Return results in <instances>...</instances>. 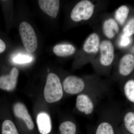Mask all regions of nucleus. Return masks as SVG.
<instances>
[{"instance_id": "5", "label": "nucleus", "mask_w": 134, "mask_h": 134, "mask_svg": "<svg viewBox=\"0 0 134 134\" xmlns=\"http://www.w3.org/2000/svg\"><path fill=\"white\" fill-rule=\"evenodd\" d=\"M98 33L93 32L87 37L82 46L81 65L84 66L92 62L96 58L99 51L100 42Z\"/></svg>"}, {"instance_id": "16", "label": "nucleus", "mask_w": 134, "mask_h": 134, "mask_svg": "<svg viewBox=\"0 0 134 134\" xmlns=\"http://www.w3.org/2000/svg\"><path fill=\"white\" fill-rule=\"evenodd\" d=\"M130 9L126 5H123L118 8L113 14V17L119 25L122 26L126 23L129 14Z\"/></svg>"}, {"instance_id": "18", "label": "nucleus", "mask_w": 134, "mask_h": 134, "mask_svg": "<svg viewBox=\"0 0 134 134\" xmlns=\"http://www.w3.org/2000/svg\"><path fill=\"white\" fill-rule=\"evenodd\" d=\"M123 123L128 133L134 134V111H129L125 114L123 117Z\"/></svg>"}, {"instance_id": "22", "label": "nucleus", "mask_w": 134, "mask_h": 134, "mask_svg": "<svg viewBox=\"0 0 134 134\" xmlns=\"http://www.w3.org/2000/svg\"><path fill=\"white\" fill-rule=\"evenodd\" d=\"M118 41V44L120 48H124L129 45L132 42L131 37H128L121 34Z\"/></svg>"}, {"instance_id": "9", "label": "nucleus", "mask_w": 134, "mask_h": 134, "mask_svg": "<svg viewBox=\"0 0 134 134\" xmlns=\"http://www.w3.org/2000/svg\"><path fill=\"white\" fill-rule=\"evenodd\" d=\"M101 30L105 39L112 41L119 32L120 25L113 16H108L103 20Z\"/></svg>"}, {"instance_id": "7", "label": "nucleus", "mask_w": 134, "mask_h": 134, "mask_svg": "<svg viewBox=\"0 0 134 134\" xmlns=\"http://www.w3.org/2000/svg\"><path fill=\"white\" fill-rule=\"evenodd\" d=\"M19 31L22 42L26 51L34 52L38 46L37 36L32 26L29 23L23 22L20 24Z\"/></svg>"}, {"instance_id": "14", "label": "nucleus", "mask_w": 134, "mask_h": 134, "mask_svg": "<svg viewBox=\"0 0 134 134\" xmlns=\"http://www.w3.org/2000/svg\"><path fill=\"white\" fill-rule=\"evenodd\" d=\"M37 122L40 133L48 134L51 132L52 124L50 116L46 113H41L37 116Z\"/></svg>"}, {"instance_id": "2", "label": "nucleus", "mask_w": 134, "mask_h": 134, "mask_svg": "<svg viewBox=\"0 0 134 134\" xmlns=\"http://www.w3.org/2000/svg\"><path fill=\"white\" fill-rule=\"evenodd\" d=\"M115 48L112 41L101 40L98 54L91 62L93 68L99 75H108L114 64Z\"/></svg>"}, {"instance_id": "15", "label": "nucleus", "mask_w": 134, "mask_h": 134, "mask_svg": "<svg viewBox=\"0 0 134 134\" xmlns=\"http://www.w3.org/2000/svg\"><path fill=\"white\" fill-rule=\"evenodd\" d=\"M75 47L70 44H62L56 45L53 48L54 54L60 57H66L73 55L75 52Z\"/></svg>"}, {"instance_id": "3", "label": "nucleus", "mask_w": 134, "mask_h": 134, "mask_svg": "<svg viewBox=\"0 0 134 134\" xmlns=\"http://www.w3.org/2000/svg\"><path fill=\"white\" fill-rule=\"evenodd\" d=\"M108 88L98 89L77 95L76 101L77 110L83 115L90 116L96 110L98 100L107 91Z\"/></svg>"}, {"instance_id": "13", "label": "nucleus", "mask_w": 134, "mask_h": 134, "mask_svg": "<svg viewBox=\"0 0 134 134\" xmlns=\"http://www.w3.org/2000/svg\"><path fill=\"white\" fill-rule=\"evenodd\" d=\"M14 111L17 117L24 121L29 129H33V121L24 105L21 103H16L14 107Z\"/></svg>"}, {"instance_id": "10", "label": "nucleus", "mask_w": 134, "mask_h": 134, "mask_svg": "<svg viewBox=\"0 0 134 134\" xmlns=\"http://www.w3.org/2000/svg\"><path fill=\"white\" fill-rule=\"evenodd\" d=\"M134 70V55L132 54H125L118 63L116 73L120 76H128Z\"/></svg>"}, {"instance_id": "12", "label": "nucleus", "mask_w": 134, "mask_h": 134, "mask_svg": "<svg viewBox=\"0 0 134 134\" xmlns=\"http://www.w3.org/2000/svg\"><path fill=\"white\" fill-rule=\"evenodd\" d=\"M39 5L42 10L50 16L55 18L60 8V1L58 0H39Z\"/></svg>"}, {"instance_id": "25", "label": "nucleus", "mask_w": 134, "mask_h": 134, "mask_svg": "<svg viewBox=\"0 0 134 134\" xmlns=\"http://www.w3.org/2000/svg\"><path fill=\"white\" fill-rule=\"evenodd\" d=\"M122 134H130L129 133H123Z\"/></svg>"}, {"instance_id": "23", "label": "nucleus", "mask_w": 134, "mask_h": 134, "mask_svg": "<svg viewBox=\"0 0 134 134\" xmlns=\"http://www.w3.org/2000/svg\"><path fill=\"white\" fill-rule=\"evenodd\" d=\"M32 60V58L29 55H18L15 57L13 60L16 63L23 64L31 62Z\"/></svg>"}, {"instance_id": "4", "label": "nucleus", "mask_w": 134, "mask_h": 134, "mask_svg": "<svg viewBox=\"0 0 134 134\" xmlns=\"http://www.w3.org/2000/svg\"><path fill=\"white\" fill-rule=\"evenodd\" d=\"M63 85L59 76L54 73L48 74L44 89V97L48 103L59 101L63 96Z\"/></svg>"}, {"instance_id": "21", "label": "nucleus", "mask_w": 134, "mask_h": 134, "mask_svg": "<svg viewBox=\"0 0 134 134\" xmlns=\"http://www.w3.org/2000/svg\"><path fill=\"white\" fill-rule=\"evenodd\" d=\"M122 34L128 37H131L134 34V17L131 18L125 25Z\"/></svg>"}, {"instance_id": "8", "label": "nucleus", "mask_w": 134, "mask_h": 134, "mask_svg": "<svg viewBox=\"0 0 134 134\" xmlns=\"http://www.w3.org/2000/svg\"><path fill=\"white\" fill-rule=\"evenodd\" d=\"M116 122L114 111L107 113L99 121L95 134H116Z\"/></svg>"}, {"instance_id": "1", "label": "nucleus", "mask_w": 134, "mask_h": 134, "mask_svg": "<svg viewBox=\"0 0 134 134\" xmlns=\"http://www.w3.org/2000/svg\"><path fill=\"white\" fill-rule=\"evenodd\" d=\"M64 91L70 95H78L98 89L107 88L108 85L98 75L83 77L70 75L62 83Z\"/></svg>"}, {"instance_id": "17", "label": "nucleus", "mask_w": 134, "mask_h": 134, "mask_svg": "<svg viewBox=\"0 0 134 134\" xmlns=\"http://www.w3.org/2000/svg\"><path fill=\"white\" fill-rule=\"evenodd\" d=\"M123 92L125 97L130 103L134 104V79H129L123 86Z\"/></svg>"}, {"instance_id": "24", "label": "nucleus", "mask_w": 134, "mask_h": 134, "mask_svg": "<svg viewBox=\"0 0 134 134\" xmlns=\"http://www.w3.org/2000/svg\"><path fill=\"white\" fill-rule=\"evenodd\" d=\"M6 47V44L5 42L0 38V54L2 53L5 51Z\"/></svg>"}, {"instance_id": "6", "label": "nucleus", "mask_w": 134, "mask_h": 134, "mask_svg": "<svg viewBox=\"0 0 134 134\" xmlns=\"http://www.w3.org/2000/svg\"><path fill=\"white\" fill-rule=\"evenodd\" d=\"M97 6L93 2L90 0L80 1L72 9L70 18L77 23L88 21L96 14Z\"/></svg>"}, {"instance_id": "11", "label": "nucleus", "mask_w": 134, "mask_h": 134, "mask_svg": "<svg viewBox=\"0 0 134 134\" xmlns=\"http://www.w3.org/2000/svg\"><path fill=\"white\" fill-rule=\"evenodd\" d=\"M19 75L18 69L14 67L9 74L0 76V89L7 91H12L15 88Z\"/></svg>"}, {"instance_id": "19", "label": "nucleus", "mask_w": 134, "mask_h": 134, "mask_svg": "<svg viewBox=\"0 0 134 134\" xmlns=\"http://www.w3.org/2000/svg\"><path fill=\"white\" fill-rule=\"evenodd\" d=\"M61 134H76L77 127L74 122L71 121L62 122L59 126Z\"/></svg>"}, {"instance_id": "20", "label": "nucleus", "mask_w": 134, "mask_h": 134, "mask_svg": "<svg viewBox=\"0 0 134 134\" xmlns=\"http://www.w3.org/2000/svg\"><path fill=\"white\" fill-rule=\"evenodd\" d=\"M2 133V134H19L15 124L10 120H6L3 123Z\"/></svg>"}]
</instances>
